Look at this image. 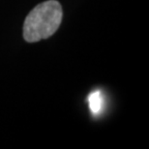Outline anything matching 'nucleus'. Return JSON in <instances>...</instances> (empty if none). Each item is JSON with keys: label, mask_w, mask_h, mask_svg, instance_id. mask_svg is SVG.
<instances>
[{"label": "nucleus", "mask_w": 149, "mask_h": 149, "mask_svg": "<svg viewBox=\"0 0 149 149\" xmlns=\"http://www.w3.org/2000/svg\"><path fill=\"white\" fill-rule=\"evenodd\" d=\"M88 103L91 112L94 115L100 114L104 108V97L102 92L100 90L92 92L88 97Z\"/></svg>", "instance_id": "f03ea898"}, {"label": "nucleus", "mask_w": 149, "mask_h": 149, "mask_svg": "<svg viewBox=\"0 0 149 149\" xmlns=\"http://www.w3.org/2000/svg\"><path fill=\"white\" fill-rule=\"evenodd\" d=\"M62 16V7L56 0H49L37 5L25 19L24 40L35 43L52 36L61 24Z\"/></svg>", "instance_id": "f257e3e1"}]
</instances>
